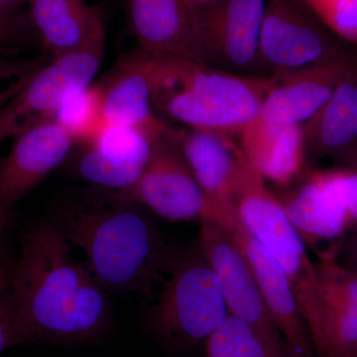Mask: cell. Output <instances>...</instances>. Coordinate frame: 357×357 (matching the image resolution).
<instances>
[{"mask_svg":"<svg viewBox=\"0 0 357 357\" xmlns=\"http://www.w3.org/2000/svg\"><path fill=\"white\" fill-rule=\"evenodd\" d=\"M342 257L344 262H338L357 273V230H352L345 241L338 259Z\"/></svg>","mask_w":357,"mask_h":357,"instance_id":"f546056e","label":"cell"},{"mask_svg":"<svg viewBox=\"0 0 357 357\" xmlns=\"http://www.w3.org/2000/svg\"><path fill=\"white\" fill-rule=\"evenodd\" d=\"M357 70V57L274 75L276 84L258 119L269 123L304 124L318 114L340 84Z\"/></svg>","mask_w":357,"mask_h":357,"instance_id":"e0dca14e","label":"cell"},{"mask_svg":"<svg viewBox=\"0 0 357 357\" xmlns=\"http://www.w3.org/2000/svg\"><path fill=\"white\" fill-rule=\"evenodd\" d=\"M199 225V250L218 276L229 314L255 328L277 351L292 357L234 231L213 222Z\"/></svg>","mask_w":357,"mask_h":357,"instance_id":"9c48e42d","label":"cell"},{"mask_svg":"<svg viewBox=\"0 0 357 357\" xmlns=\"http://www.w3.org/2000/svg\"><path fill=\"white\" fill-rule=\"evenodd\" d=\"M157 135L140 128L107 126L93 140L82 144L77 175L93 187L124 191L144 171Z\"/></svg>","mask_w":357,"mask_h":357,"instance_id":"9a60e30c","label":"cell"},{"mask_svg":"<svg viewBox=\"0 0 357 357\" xmlns=\"http://www.w3.org/2000/svg\"><path fill=\"white\" fill-rule=\"evenodd\" d=\"M255 272L263 299L292 357H318L297 296L273 258L243 227L232 230Z\"/></svg>","mask_w":357,"mask_h":357,"instance_id":"ac0fdd59","label":"cell"},{"mask_svg":"<svg viewBox=\"0 0 357 357\" xmlns=\"http://www.w3.org/2000/svg\"><path fill=\"white\" fill-rule=\"evenodd\" d=\"M6 293V291L0 295V356L8 347L20 344L15 328H14Z\"/></svg>","mask_w":357,"mask_h":357,"instance_id":"f1b7e54d","label":"cell"},{"mask_svg":"<svg viewBox=\"0 0 357 357\" xmlns=\"http://www.w3.org/2000/svg\"><path fill=\"white\" fill-rule=\"evenodd\" d=\"M307 158H330L338 168L357 169V70L304 124Z\"/></svg>","mask_w":357,"mask_h":357,"instance_id":"7402d4cb","label":"cell"},{"mask_svg":"<svg viewBox=\"0 0 357 357\" xmlns=\"http://www.w3.org/2000/svg\"><path fill=\"white\" fill-rule=\"evenodd\" d=\"M356 46L331 31L303 0H266L258 76L357 57Z\"/></svg>","mask_w":357,"mask_h":357,"instance_id":"8992f818","label":"cell"},{"mask_svg":"<svg viewBox=\"0 0 357 357\" xmlns=\"http://www.w3.org/2000/svg\"><path fill=\"white\" fill-rule=\"evenodd\" d=\"M206 357H289L281 354L243 319L229 314L206 340Z\"/></svg>","mask_w":357,"mask_h":357,"instance_id":"cb8c5ba5","label":"cell"},{"mask_svg":"<svg viewBox=\"0 0 357 357\" xmlns=\"http://www.w3.org/2000/svg\"><path fill=\"white\" fill-rule=\"evenodd\" d=\"M10 267V263L4 261V260L0 257V295L6 292L7 286H8Z\"/></svg>","mask_w":357,"mask_h":357,"instance_id":"4dcf8cb0","label":"cell"},{"mask_svg":"<svg viewBox=\"0 0 357 357\" xmlns=\"http://www.w3.org/2000/svg\"><path fill=\"white\" fill-rule=\"evenodd\" d=\"M70 246L52 222L35 223L21 237L6 293L20 344L79 342L107 328L103 288L73 259Z\"/></svg>","mask_w":357,"mask_h":357,"instance_id":"6da1fadb","label":"cell"},{"mask_svg":"<svg viewBox=\"0 0 357 357\" xmlns=\"http://www.w3.org/2000/svg\"><path fill=\"white\" fill-rule=\"evenodd\" d=\"M204 64L258 76V53L266 0H211L199 3Z\"/></svg>","mask_w":357,"mask_h":357,"instance_id":"8fae6325","label":"cell"},{"mask_svg":"<svg viewBox=\"0 0 357 357\" xmlns=\"http://www.w3.org/2000/svg\"><path fill=\"white\" fill-rule=\"evenodd\" d=\"M105 46L49 57L6 107L0 110V145L25 128L53 119L66 96L93 83Z\"/></svg>","mask_w":357,"mask_h":357,"instance_id":"ba28073f","label":"cell"},{"mask_svg":"<svg viewBox=\"0 0 357 357\" xmlns=\"http://www.w3.org/2000/svg\"><path fill=\"white\" fill-rule=\"evenodd\" d=\"M181 148L204 195L213 222L234 230L237 225L234 185L243 152L231 136L180 129Z\"/></svg>","mask_w":357,"mask_h":357,"instance_id":"4fadbf2b","label":"cell"},{"mask_svg":"<svg viewBox=\"0 0 357 357\" xmlns=\"http://www.w3.org/2000/svg\"><path fill=\"white\" fill-rule=\"evenodd\" d=\"M98 84L107 126H129L153 134L172 128L155 112L146 52L138 49L132 55L121 59Z\"/></svg>","mask_w":357,"mask_h":357,"instance_id":"d6986e66","label":"cell"},{"mask_svg":"<svg viewBox=\"0 0 357 357\" xmlns=\"http://www.w3.org/2000/svg\"><path fill=\"white\" fill-rule=\"evenodd\" d=\"M10 210L7 208L3 204L0 202V236H1L2 231L6 227L7 220H8L9 215H10Z\"/></svg>","mask_w":357,"mask_h":357,"instance_id":"d6a6232c","label":"cell"},{"mask_svg":"<svg viewBox=\"0 0 357 357\" xmlns=\"http://www.w3.org/2000/svg\"><path fill=\"white\" fill-rule=\"evenodd\" d=\"M40 46L27 9H0V56L18 57Z\"/></svg>","mask_w":357,"mask_h":357,"instance_id":"d4e9b609","label":"cell"},{"mask_svg":"<svg viewBox=\"0 0 357 357\" xmlns=\"http://www.w3.org/2000/svg\"><path fill=\"white\" fill-rule=\"evenodd\" d=\"M277 197L318 261L337 260L354 225L328 170L307 171Z\"/></svg>","mask_w":357,"mask_h":357,"instance_id":"30bf717a","label":"cell"},{"mask_svg":"<svg viewBox=\"0 0 357 357\" xmlns=\"http://www.w3.org/2000/svg\"><path fill=\"white\" fill-rule=\"evenodd\" d=\"M26 6L40 46L49 57L105 46L102 11L88 0H29Z\"/></svg>","mask_w":357,"mask_h":357,"instance_id":"ffe728a7","label":"cell"},{"mask_svg":"<svg viewBox=\"0 0 357 357\" xmlns=\"http://www.w3.org/2000/svg\"><path fill=\"white\" fill-rule=\"evenodd\" d=\"M192 2H197V3H204V2L211 1V0H191Z\"/></svg>","mask_w":357,"mask_h":357,"instance_id":"836d02e7","label":"cell"},{"mask_svg":"<svg viewBox=\"0 0 357 357\" xmlns=\"http://www.w3.org/2000/svg\"><path fill=\"white\" fill-rule=\"evenodd\" d=\"M265 181L243 154L234 185L237 225L261 244L287 276L312 333L319 312L316 262Z\"/></svg>","mask_w":357,"mask_h":357,"instance_id":"277c9868","label":"cell"},{"mask_svg":"<svg viewBox=\"0 0 357 357\" xmlns=\"http://www.w3.org/2000/svg\"><path fill=\"white\" fill-rule=\"evenodd\" d=\"M49 56L23 58L0 56V110L24 88Z\"/></svg>","mask_w":357,"mask_h":357,"instance_id":"4316f807","label":"cell"},{"mask_svg":"<svg viewBox=\"0 0 357 357\" xmlns=\"http://www.w3.org/2000/svg\"><path fill=\"white\" fill-rule=\"evenodd\" d=\"M128 20L139 50L204 64L203 25L197 2L128 0Z\"/></svg>","mask_w":357,"mask_h":357,"instance_id":"7c38bea8","label":"cell"},{"mask_svg":"<svg viewBox=\"0 0 357 357\" xmlns=\"http://www.w3.org/2000/svg\"><path fill=\"white\" fill-rule=\"evenodd\" d=\"M53 119L67 131L76 144L93 140L107 128L98 84L93 83L68 93Z\"/></svg>","mask_w":357,"mask_h":357,"instance_id":"603a6c76","label":"cell"},{"mask_svg":"<svg viewBox=\"0 0 357 357\" xmlns=\"http://www.w3.org/2000/svg\"><path fill=\"white\" fill-rule=\"evenodd\" d=\"M340 39L357 45V0H303Z\"/></svg>","mask_w":357,"mask_h":357,"instance_id":"484cf974","label":"cell"},{"mask_svg":"<svg viewBox=\"0 0 357 357\" xmlns=\"http://www.w3.org/2000/svg\"><path fill=\"white\" fill-rule=\"evenodd\" d=\"M147 54L155 112L188 128L239 136L276 84L274 76H241L196 61Z\"/></svg>","mask_w":357,"mask_h":357,"instance_id":"3957f363","label":"cell"},{"mask_svg":"<svg viewBox=\"0 0 357 357\" xmlns=\"http://www.w3.org/2000/svg\"><path fill=\"white\" fill-rule=\"evenodd\" d=\"M238 137L249 163L279 187H290L310 170L302 124L282 126L256 116Z\"/></svg>","mask_w":357,"mask_h":357,"instance_id":"44dd1931","label":"cell"},{"mask_svg":"<svg viewBox=\"0 0 357 357\" xmlns=\"http://www.w3.org/2000/svg\"><path fill=\"white\" fill-rule=\"evenodd\" d=\"M222 286L198 248L176 253L152 310L155 332L174 349H192L229 316Z\"/></svg>","mask_w":357,"mask_h":357,"instance_id":"5b68a950","label":"cell"},{"mask_svg":"<svg viewBox=\"0 0 357 357\" xmlns=\"http://www.w3.org/2000/svg\"><path fill=\"white\" fill-rule=\"evenodd\" d=\"M0 160V202L9 210L69 156L76 143L53 119L25 128Z\"/></svg>","mask_w":357,"mask_h":357,"instance_id":"5bb4252c","label":"cell"},{"mask_svg":"<svg viewBox=\"0 0 357 357\" xmlns=\"http://www.w3.org/2000/svg\"><path fill=\"white\" fill-rule=\"evenodd\" d=\"M180 129L155 137L146 167L135 184L114 192L171 222L208 220L210 211L178 141Z\"/></svg>","mask_w":357,"mask_h":357,"instance_id":"52a82bcc","label":"cell"},{"mask_svg":"<svg viewBox=\"0 0 357 357\" xmlns=\"http://www.w3.org/2000/svg\"><path fill=\"white\" fill-rule=\"evenodd\" d=\"M149 213L91 185L63 199L52 223L83 251L89 272L103 289L150 297L165 280L176 252Z\"/></svg>","mask_w":357,"mask_h":357,"instance_id":"7a4b0ae2","label":"cell"},{"mask_svg":"<svg viewBox=\"0 0 357 357\" xmlns=\"http://www.w3.org/2000/svg\"><path fill=\"white\" fill-rule=\"evenodd\" d=\"M29 0H0V9H21Z\"/></svg>","mask_w":357,"mask_h":357,"instance_id":"1f68e13d","label":"cell"},{"mask_svg":"<svg viewBox=\"0 0 357 357\" xmlns=\"http://www.w3.org/2000/svg\"><path fill=\"white\" fill-rule=\"evenodd\" d=\"M319 312L311 333L318 357H357V273L335 261H317Z\"/></svg>","mask_w":357,"mask_h":357,"instance_id":"2e32d148","label":"cell"},{"mask_svg":"<svg viewBox=\"0 0 357 357\" xmlns=\"http://www.w3.org/2000/svg\"><path fill=\"white\" fill-rule=\"evenodd\" d=\"M342 204L357 230V169L335 168L328 170Z\"/></svg>","mask_w":357,"mask_h":357,"instance_id":"83f0119b","label":"cell"}]
</instances>
